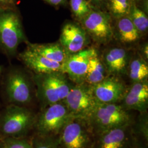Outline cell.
<instances>
[{"label": "cell", "mask_w": 148, "mask_h": 148, "mask_svg": "<svg viewBox=\"0 0 148 148\" xmlns=\"http://www.w3.org/2000/svg\"><path fill=\"white\" fill-rule=\"evenodd\" d=\"M132 0H110V8L112 16L117 19L128 16Z\"/></svg>", "instance_id": "7402d4cb"}, {"label": "cell", "mask_w": 148, "mask_h": 148, "mask_svg": "<svg viewBox=\"0 0 148 148\" xmlns=\"http://www.w3.org/2000/svg\"><path fill=\"white\" fill-rule=\"evenodd\" d=\"M27 48L51 60L63 64L69 54L59 42L30 43Z\"/></svg>", "instance_id": "2e32d148"}, {"label": "cell", "mask_w": 148, "mask_h": 148, "mask_svg": "<svg viewBox=\"0 0 148 148\" xmlns=\"http://www.w3.org/2000/svg\"><path fill=\"white\" fill-rule=\"evenodd\" d=\"M88 37L82 27L75 23H69L62 27L59 42L70 54L85 48L89 42Z\"/></svg>", "instance_id": "7c38bea8"}, {"label": "cell", "mask_w": 148, "mask_h": 148, "mask_svg": "<svg viewBox=\"0 0 148 148\" xmlns=\"http://www.w3.org/2000/svg\"><path fill=\"white\" fill-rule=\"evenodd\" d=\"M106 69L98 54L90 59L86 76L85 82L94 85L100 82L106 77Z\"/></svg>", "instance_id": "d6986e66"}, {"label": "cell", "mask_w": 148, "mask_h": 148, "mask_svg": "<svg viewBox=\"0 0 148 148\" xmlns=\"http://www.w3.org/2000/svg\"><path fill=\"white\" fill-rule=\"evenodd\" d=\"M128 16L141 36L147 32L148 29V16L143 11L133 3Z\"/></svg>", "instance_id": "44dd1931"}, {"label": "cell", "mask_w": 148, "mask_h": 148, "mask_svg": "<svg viewBox=\"0 0 148 148\" xmlns=\"http://www.w3.org/2000/svg\"><path fill=\"white\" fill-rule=\"evenodd\" d=\"M27 41L18 13L14 9H0V51L14 57L19 45Z\"/></svg>", "instance_id": "7a4b0ae2"}, {"label": "cell", "mask_w": 148, "mask_h": 148, "mask_svg": "<svg viewBox=\"0 0 148 148\" xmlns=\"http://www.w3.org/2000/svg\"><path fill=\"white\" fill-rule=\"evenodd\" d=\"M128 125L115 127L100 133L99 148H123Z\"/></svg>", "instance_id": "e0dca14e"}, {"label": "cell", "mask_w": 148, "mask_h": 148, "mask_svg": "<svg viewBox=\"0 0 148 148\" xmlns=\"http://www.w3.org/2000/svg\"><path fill=\"white\" fill-rule=\"evenodd\" d=\"M91 1H95V2H101V1H102L103 0H91Z\"/></svg>", "instance_id": "f1b7e54d"}, {"label": "cell", "mask_w": 148, "mask_h": 148, "mask_svg": "<svg viewBox=\"0 0 148 148\" xmlns=\"http://www.w3.org/2000/svg\"><path fill=\"white\" fill-rule=\"evenodd\" d=\"M5 92L9 101L18 106L26 104L32 99V84L25 72L13 67L6 75Z\"/></svg>", "instance_id": "52a82bcc"}, {"label": "cell", "mask_w": 148, "mask_h": 148, "mask_svg": "<svg viewBox=\"0 0 148 148\" xmlns=\"http://www.w3.org/2000/svg\"><path fill=\"white\" fill-rule=\"evenodd\" d=\"M132 148H145L144 146L142 145L141 144H135L134 146H133V147Z\"/></svg>", "instance_id": "83f0119b"}, {"label": "cell", "mask_w": 148, "mask_h": 148, "mask_svg": "<svg viewBox=\"0 0 148 148\" xmlns=\"http://www.w3.org/2000/svg\"><path fill=\"white\" fill-rule=\"evenodd\" d=\"M2 145L4 148H33L32 144L21 137L3 138Z\"/></svg>", "instance_id": "cb8c5ba5"}, {"label": "cell", "mask_w": 148, "mask_h": 148, "mask_svg": "<svg viewBox=\"0 0 148 148\" xmlns=\"http://www.w3.org/2000/svg\"><path fill=\"white\" fill-rule=\"evenodd\" d=\"M117 32L119 39L125 44L136 42L141 36L128 16L118 19Z\"/></svg>", "instance_id": "ac0fdd59"}, {"label": "cell", "mask_w": 148, "mask_h": 148, "mask_svg": "<svg viewBox=\"0 0 148 148\" xmlns=\"http://www.w3.org/2000/svg\"><path fill=\"white\" fill-rule=\"evenodd\" d=\"M91 86L96 101L102 103H117L123 99L127 90L124 83L114 76H106Z\"/></svg>", "instance_id": "8fae6325"}, {"label": "cell", "mask_w": 148, "mask_h": 148, "mask_svg": "<svg viewBox=\"0 0 148 148\" xmlns=\"http://www.w3.org/2000/svg\"><path fill=\"white\" fill-rule=\"evenodd\" d=\"M63 101L72 116L80 118L86 122L97 103L92 86L86 82L73 86Z\"/></svg>", "instance_id": "5b68a950"}, {"label": "cell", "mask_w": 148, "mask_h": 148, "mask_svg": "<svg viewBox=\"0 0 148 148\" xmlns=\"http://www.w3.org/2000/svg\"><path fill=\"white\" fill-rule=\"evenodd\" d=\"M19 58L35 74L62 73V64L46 58L28 48L19 54Z\"/></svg>", "instance_id": "4fadbf2b"}, {"label": "cell", "mask_w": 148, "mask_h": 148, "mask_svg": "<svg viewBox=\"0 0 148 148\" xmlns=\"http://www.w3.org/2000/svg\"><path fill=\"white\" fill-rule=\"evenodd\" d=\"M71 117L63 101L45 107L36 121L39 135L52 137L59 134Z\"/></svg>", "instance_id": "8992f818"}, {"label": "cell", "mask_w": 148, "mask_h": 148, "mask_svg": "<svg viewBox=\"0 0 148 148\" xmlns=\"http://www.w3.org/2000/svg\"><path fill=\"white\" fill-rule=\"evenodd\" d=\"M97 54L95 48H87L69 54L62 64V73L75 84L84 83L90 59Z\"/></svg>", "instance_id": "30bf717a"}, {"label": "cell", "mask_w": 148, "mask_h": 148, "mask_svg": "<svg viewBox=\"0 0 148 148\" xmlns=\"http://www.w3.org/2000/svg\"><path fill=\"white\" fill-rule=\"evenodd\" d=\"M106 71L114 76L124 74L128 65V54L122 48H112L104 55L103 61Z\"/></svg>", "instance_id": "9a60e30c"}, {"label": "cell", "mask_w": 148, "mask_h": 148, "mask_svg": "<svg viewBox=\"0 0 148 148\" xmlns=\"http://www.w3.org/2000/svg\"><path fill=\"white\" fill-rule=\"evenodd\" d=\"M2 68L1 66L0 65V74H1V73H2Z\"/></svg>", "instance_id": "f546056e"}, {"label": "cell", "mask_w": 148, "mask_h": 148, "mask_svg": "<svg viewBox=\"0 0 148 148\" xmlns=\"http://www.w3.org/2000/svg\"><path fill=\"white\" fill-rule=\"evenodd\" d=\"M88 126L84 120L72 116L59 133L63 148H87L90 142Z\"/></svg>", "instance_id": "9c48e42d"}, {"label": "cell", "mask_w": 148, "mask_h": 148, "mask_svg": "<svg viewBox=\"0 0 148 148\" xmlns=\"http://www.w3.org/2000/svg\"><path fill=\"white\" fill-rule=\"evenodd\" d=\"M122 101L123 104L122 106L125 110L145 113L148 106V81L133 82Z\"/></svg>", "instance_id": "5bb4252c"}, {"label": "cell", "mask_w": 148, "mask_h": 148, "mask_svg": "<svg viewBox=\"0 0 148 148\" xmlns=\"http://www.w3.org/2000/svg\"><path fill=\"white\" fill-rule=\"evenodd\" d=\"M132 1H137V0H132Z\"/></svg>", "instance_id": "1f68e13d"}, {"label": "cell", "mask_w": 148, "mask_h": 148, "mask_svg": "<svg viewBox=\"0 0 148 148\" xmlns=\"http://www.w3.org/2000/svg\"><path fill=\"white\" fill-rule=\"evenodd\" d=\"M129 76L133 83L147 80L148 65L147 62L141 57L132 60L129 66Z\"/></svg>", "instance_id": "ffe728a7"}, {"label": "cell", "mask_w": 148, "mask_h": 148, "mask_svg": "<svg viewBox=\"0 0 148 148\" xmlns=\"http://www.w3.org/2000/svg\"><path fill=\"white\" fill-rule=\"evenodd\" d=\"M15 0H0V9H14Z\"/></svg>", "instance_id": "484cf974"}, {"label": "cell", "mask_w": 148, "mask_h": 148, "mask_svg": "<svg viewBox=\"0 0 148 148\" xmlns=\"http://www.w3.org/2000/svg\"><path fill=\"white\" fill-rule=\"evenodd\" d=\"M35 122V117L30 110L21 106L11 104L0 117V134L3 138L21 137Z\"/></svg>", "instance_id": "3957f363"}, {"label": "cell", "mask_w": 148, "mask_h": 148, "mask_svg": "<svg viewBox=\"0 0 148 148\" xmlns=\"http://www.w3.org/2000/svg\"><path fill=\"white\" fill-rule=\"evenodd\" d=\"M70 5L74 16L79 21L92 11L87 0H70Z\"/></svg>", "instance_id": "603a6c76"}, {"label": "cell", "mask_w": 148, "mask_h": 148, "mask_svg": "<svg viewBox=\"0 0 148 148\" xmlns=\"http://www.w3.org/2000/svg\"><path fill=\"white\" fill-rule=\"evenodd\" d=\"M32 145L33 148H57V143L52 137L41 135L34 138Z\"/></svg>", "instance_id": "d4e9b609"}, {"label": "cell", "mask_w": 148, "mask_h": 148, "mask_svg": "<svg viewBox=\"0 0 148 148\" xmlns=\"http://www.w3.org/2000/svg\"><path fill=\"white\" fill-rule=\"evenodd\" d=\"M81 27L96 42L106 44L114 36L110 16L101 11H92L80 21Z\"/></svg>", "instance_id": "ba28073f"}, {"label": "cell", "mask_w": 148, "mask_h": 148, "mask_svg": "<svg viewBox=\"0 0 148 148\" xmlns=\"http://www.w3.org/2000/svg\"><path fill=\"white\" fill-rule=\"evenodd\" d=\"M0 148H4L3 147V145H2V144L1 145H0Z\"/></svg>", "instance_id": "4dcf8cb0"}, {"label": "cell", "mask_w": 148, "mask_h": 148, "mask_svg": "<svg viewBox=\"0 0 148 148\" xmlns=\"http://www.w3.org/2000/svg\"><path fill=\"white\" fill-rule=\"evenodd\" d=\"M52 5H59L63 3L65 0H44Z\"/></svg>", "instance_id": "4316f807"}, {"label": "cell", "mask_w": 148, "mask_h": 148, "mask_svg": "<svg viewBox=\"0 0 148 148\" xmlns=\"http://www.w3.org/2000/svg\"><path fill=\"white\" fill-rule=\"evenodd\" d=\"M130 121V117L122 106L97 101L87 122L89 126H94L101 133L115 127L129 125Z\"/></svg>", "instance_id": "277c9868"}, {"label": "cell", "mask_w": 148, "mask_h": 148, "mask_svg": "<svg viewBox=\"0 0 148 148\" xmlns=\"http://www.w3.org/2000/svg\"><path fill=\"white\" fill-rule=\"evenodd\" d=\"M68 79L62 72L34 75L37 97L45 108L63 101L73 87Z\"/></svg>", "instance_id": "6da1fadb"}]
</instances>
